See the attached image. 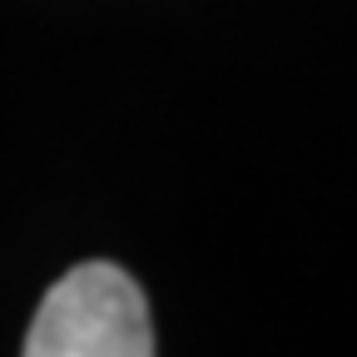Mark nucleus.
Wrapping results in <instances>:
<instances>
[{
	"instance_id": "f257e3e1",
	"label": "nucleus",
	"mask_w": 357,
	"mask_h": 357,
	"mask_svg": "<svg viewBox=\"0 0 357 357\" xmlns=\"http://www.w3.org/2000/svg\"><path fill=\"white\" fill-rule=\"evenodd\" d=\"M154 323L144 288L124 268L89 258L40 298L25 357H149Z\"/></svg>"
}]
</instances>
